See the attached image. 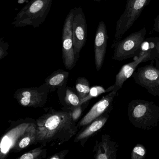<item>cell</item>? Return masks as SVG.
Returning a JSON list of instances; mask_svg holds the SVG:
<instances>
[{"label":"cell","mask_w":159,"mask_h":159,"mask_svg":"<svg viewBox=\"0 0 159 159\" xmlns=\"http://www.w3.org/2000/svg\"><path fill=\"white\" fill-rule=\"evenodd\" d=\"M36 143L43 146L60 145L69 141L78 131L70 111L52 110L36 121Z\"/></svg>","instance_id":"1"},{"label":"cell","mask_w":159,"mask_h":159,"mask_svg":"<svg viewBox=\"0 0 159 159\" xmlns=\"http://www.w3.org/2000/svg\"><path fill=\"white\" fill-rule=\"evenodd\" d=\"M159 43V38L157 37L145 39L140 47L139 55L134 57V61L122 67L116 75L114 84L108 87L107 89V92H118L122 88L125 82L132 76L139 64L155 58L158 59L157 48Z\"/></svg>","instance_id":"2"},{"label":"cell","mask_w":159,"mask_h":159,"mask_svg":"<svg viewBox=\"0 0 159 159\" xmlns=\"http://www.w3.org/2000/svg\"><path fill=\"white\" fill-rule=\"evenodd\" d=\"M128 116L130 122L136 128L151 130L159 123V107L154 102L134 99L128 104Z\"/></svg>","instance_id":"3"},{"label":"cell","mask_w":159,"mask_h":159,"mask_svg":"<svg viewBox=\"0 0 159 159\" xmlns=\"http://www.w3.org/2000/svg\"><path fill=\"white\" fill-rule=\"evenodd\" d=\"M52 0H31L20 11L12 23L15 27H39L49 14Z\"/></svg>","instance_id":"4"},{"label":"cell","mask_w":159,"mask_h":159,"mask_svg":"<svg viewBox=\"0 0 159 159\" xmlns=\"http://www.w3.org/2000/svg\"><path fill=\"white\" fill-rule=\"evenodd\" d=\"M147 30L145 27L134 32L117 42L113 43L112 58L116 61H123L137 56L140 53V47L145 40Z\"/></svg>","instance_id":"5"},{"label":"cell","mask_w":159,"mask_h":159,"mask_svg":"<svg viewBox=\"0 0 159 159\" xmlns=\"http://www.w3.org/2000/svg\"><path fill=\"white\" fill-rule=\"evenodd\" d=\"M151 0H127L125 9L116 23V32L113 43L121 39L123 36L130 29L140 16Z\"/></svg>","instance_id":"6"},{"label":"cell","mask_w":159,"mask_h":159,"mask_svg":"<svg viewBox=\"0 0 159 159\" xmlns=\"http://www.w3.org/2000/svg\"><path fill=\"white\" fill-rule=\"evenodd\" d=\"M135 82L145 88L153 96H159V61L152 60L149 65L141 67L132 75Z\"/></svg>","instance_id":"7"},{"label":"cell","mask_w":159,"mask_h":159,"mask_svg":"<svg viewBox=\"0 0 159 159\" xmlns=\"http://www.w3.org/2000/svg\"><path fill=\"white\" fill-rule=\"evenodd\" d=\"M73 9L67 16L62 32V57L63 63L67 69L71 70L76 64V56L73 46L72 21Z\"/></svg>","instance_id":"8"},{"label":"cell","mask_w":159,"mask_h":159,"mask_svg":"<svg viewBox=\"0 0 159 159\" xmlns=\"http://www.w3.org/2000/svg\"><path fill=\"white\" fill-rule=\"evenodd\" d=\"M73 15L72 21L73 46L77 61L80 52L85 45L87 40V23L83 11L80 6L73 9Z\"/></svg>","instance_id":"9"},{"label":"cell","mask_w":159,"mask_h":159,"mask_svg":"<svg viewBox=\"0 0 159 159\" xmlns=\"http://www.w3.org/2000/svg\"><path fill=\"white\" fill-rule=\"evenodd\" d=\"M45 88L41 87L18 89L15 94V98L21 106L33 107H40L45 104L47 98V89L45 90Z\"/></svg>","instance_id":"10"},{"label":"cell","mask_w":159,"mask_h":159,"mask_svg":"<svg viewBox=\"0 0 159 159\" xmlns=\"http://www.w3.org/2000/svg\"><path fill=\"white\" fill-rule=\"evenodd\" d=\"M117 95V92L111 91L103 97L93 106L88 113L80 121L77 125L78 127L88 125L103 114L110 112L113 109V104Z\"/></svg>","instance_id":"11"},{"label":"cell","mask_w":159,"mask_h":159,"mask_svg":"<svg viewBox=\"0 0 159 159\" xmlns=\"http://www.w3.org/2000/svg\"><path fill=\"white\" fill-rule=\"evenodd\" d=\"M31 122H22L10 129L1 139L0 148L1 159H4L11 151L22 136L25 134Z\"/></svg>","instance_id":"12"},{"label":"cell","mask_w":159,"mask_h":159,"mask_svg":"<svg viewBox=\"0 0 159 159\" xmlns=\"http://www.w3.org/2000/svg\"><path fill=\"white\" fill-rule=\"evenodd\" d=\"M108 39L106 24L101 21L98 26L94 40L95 63L98 71L103 66Z\"/></svg>","instance_id":"13"},{"label":"cell","mask_w":159,"mask_h":159,"mask_svg":"<svg viewBox=\"0 0 159 159\" xmlns=\"http://www.w3.org/2000/svg\"><path fill=\"white\" fill-rule=\"evenodd\" d=\"M119 145L108 134L101 137V141L96 142L94 148V158L96 159H116Z\"/></svg>","instance_id":"14"},{"label":"cell","mask_w":159,"mask_h":159,"mask_svg":"<svg viewBox=\"0 0 159 159\" xmlns=\"http://www.w3.org/2000/svg\"><path fill=\"white\" fill-rule=\"evenodd\" d=\"M109 113H105L93 121L84 130L77 135L74 141H80L82 144L83 141L85 142L86 139L101 130L109 118Z\"/></svg>","instance_id":"15"},{"label":"cell","mask_w":159,"mask_h":159,"mask_svg":"<svg viewBox=\"0 0 159 159\" xmlns=\"http://www.w3.org/2000/svg\"><path fill=\"white\" fill-rule=\"evenodd\" d=\"M37 139V124L36 122H31L25 134L17 141L11 152H18L27 148L30 145L35 144Z\"/></svg>","instance_id":"16"},{"label":"cell","mask_w":159,"mask_h":159,"mask_svg":"<svg viewBox=\"0 0 159 159\" xmlns=\"http://www.w3.org/2000/svg\"><path fill=\"white\" fill-rule=\"evenodd\" d=\"M69 72L58 70L48 77L45 83L49 87H60L64 84L68 77Z\"/></svg>","instance_id":"17"},{"label":"cell","mask_w":159,"mask_h":159,"mask_svg":"<svg viewBox=\"0 0 159 159\" xmlns=\"http://www.w3.org/2000/svg\"><path fill=\"white\" fill-rule=\"evenodd\" d=\"M76 88L80 100L87 96L90 92V84L86 78L80 77L76 83Z\"/></svg>","instance_id":"18"},{"label":"cell","mask_w":159,"mask_h":159,"mask_svg":"<svg viewBox=\"0 0 159 159\" xmlns=\"http://www.w3.org/2000/svg\"><path fill=\"white\" fill-rule=\"evenodd\" d=\"M46 149H43L41 147L31 150L17 158L18 159H37L45 157Z\"/></svg>","instance_id":"19"},{"label":"cell","mask_w":159,"mask_h":159,"mask_svg":"<svg viewBox=\"0 0 159 159\" xmlns=\"http://www.w3.org/2000/svg\"><path fill=\"white\" fill-rule=\"evenodd\" d=\"M65 101L66 104L70 106H72V108L80 106V100L79 96L74 93L71 89L67 88L66 90Z\"/></svg>","instance_id":"20"},{"label":"cell","mask_w":159,"mask_h":159,"mask_svg":"<svg viewBox=\"0 0 159 159\" xmlns=\"http://www.w3.org/2000/svg\"><path fill=\"white\" fill-rule=\"evenodd\" d=\"M107 90H105L104 87L100 86H96L92 87L90 89V92L87 96L83 98L80 101V106L86 103L87 101L91 100L93 98L97 97L100 95L107 93Z\"/></svg>","instance_id":"21"},{"label":"cell","mask_w":159,"mask_h":159,"mask_svg":"<svg viewBox=\"0 0 159 159\" xmlns=\"http://www.w3.org/2000/svg\"><path fill=\"white\" fill-rule=\"evenodd\" d=\"M147 149L144 145L137 144L131 152V159H144L147 155Z\"/></svg>","instance_id":"22"},{"label":"cell","mask_w":159,"mask_h":159,"mask_svg":"<svg viewBox=\"0 0 159 159\" xmlns=\"http://www.w3.org/2000/svg\"><path fill=\"white\" fill-rule=\"evenodd\" d=\"M9 43L6 42L3 38L0 39V59L7 56L8 53L7 50L9 48Z\"/></svg>","instance_id":"23"},{"label":"cell","mask_w":159,"mask_h":159,"mask_svg":"<svg viewBox=\"0 0 159 159\" xmlns=\"http://www.w3.org/2000/svg\"><path fill=\"white\" fill-rule=\"evenodd\" d=\"M81 106L82 105H81V106L73 108L72 110L70 111L72 119L75 121L78 120L81 115L82 112Z\"/></svg>","instance_id":"24"},{"label":"cell","mask_w":159,"mask_h":159,"mask_svg":"<svg viewBox=\"0 0 159 159\" xmlns=\"http://www.w3.org/2000/svg\"><path fill=\"white\" fill-rule=\"evenodd\" d=\"M68 152V150H67L61 151L60 152H57V153L54 154L53 156H51V157H49V158H48V159H63L65 158Z\"/></svg>","instance_id":"25"},{"label":"cell","mask_w":159,"mask_h":159,"mask_svg":"<svg viewBox=\"0 0 159 159\" xmlns=\"http://www.w3.org/2000/svg\"><path fill=\"white\" fill-rule=\"evenodd\" d=\"M154 28L155 31L159 32V14L154 19ZM157 53H158V56H159L158 59L159 61V43L157 46Z\"/></svg>","instance_id":"26"},{"label":"cell","mask_w":159,"mask_h":159,"mask_svg":"<svg viewBox=\"0 0 159 159\" xmlns=\"http://www.w3.org/2000/svg\"><path fill=\"white\" fill-rule=\"evenodd\" d=\"M29 2V0H18V1H17V3L19 4H22L25 2H26L27 4Z\"/></svg>","instance_id":"27"},{"label":"cell","mask_w":159,"mask_h":159,"mask_svg":"<svg viewBox=\"0 0 159 159\" xmlns=\"http://www.w3.org/2000/svg\"><path fill=\"white\" fill-rule=\"evenodd\" d=\"M94 1L97 2H101V0H93Z\"/></svg>","instance_id":"28"},{"label":"cell","mask_w":159,"mask_h":159,"mask_svg":"<svg viewBox=\"0 0 159 159\" xmlns=\"http://www.w3.org/2000/svg\"><path fill=\"white\" fill-rule=\"evenodd\" d=\"M105 1H107V0H105Z\"/></svg>","instance_id":"29"}]
</instances>
